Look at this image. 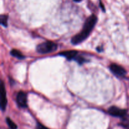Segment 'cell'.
Wrapping results in <instances>:
<instances>
[{
    "mask_svg": "<svg viewBox=\"0 0 129 129\" xmlns=\"http://www.w3.org/2000/svg\"><path fill=\"white\" fill-rule=\"evenodd\" d=\"M8 16L5 15H1L0 16V23L5 27L8 26Z\"/></svg>",
    "mask_w": 129,
    "mask_h": 129,
    "instance_id": "9",
    "label": "cell"
},
{
    "mask_svg": "<svg viewBox=\"0 0 129 129\" xmlns=\"http://www.w3.org/2000/svg\"><path fill=\"white\" fill-rule=\"evenodd\" d=\"M100 7L102 8V10H103V11H105V10L104 6H103V4H102V2H100Z\"/></svg>",
    "mask_w": 129,
    "mask_h": 129,
    "instance_id": "15",
    "label": "cell"
},
{
    "mask_svg": "<svg viewBox=\"0 0 129 129\" xmlns=\"http://www.w3.org/2000/svg\"><path fill=\"white\" fill-rule=\"evenodd\" d=\"M1 109L2 111H5L7 106V97H6V91L5 89V84L3 82H1Z\"/></svg>",
    "mask_w": 129,
    "mask_h": 129,
    "instance_id": "5",
    "label": "cell"
},
{
    "mask_svg": "<svg viewBox=\"0 0 129 129\" xmlns=\"http://www.w3.org/2000/svg\"><path fill=\"white\" fill-rule=\"evenodd\" d=\"M96 50H97V51L99 52H100L103 51V47H102L100 46V47H98L96 48Z\"/></svg>",
    "mask_w": 129,
    "mask_h": 129,
    "instance_id": "14",
    "label": "cell"
},
{
    "mask_svg": "<svg viewBox=\"0 0 129 129\" xmlns=\"http://www.w3.org/2000/svg\"><path fill=\"white\" fill-rule=\"evenodd\" d=\"M37 129H49L48 128H47V127H44L43 125H42L41 123H37Z\"/></svg>",
    "mask_w": 129,
    "mask_h": 129,
    "instance_id": "13",
    "label": "cell"
},
{
    "mask_svg": "<svg viewBox=\"0 0 129 129\" xmlns=\"http://www.w3.org/2000/svg\"><path fill=\"white\" fill-rule=\"evenodd\" d=\"M57 49V45L53 42L47 41L39 44L37 47V51L41 54L52 52Z\"/></svg>",
    "mask_w": 129,
    "mask_h": 129,
    "instance_id": "2",
    "label": "cell"
},
{
    "mask_svg": "<svg viewBox=\"0 0 129 129\" xmlns=\"http://www.w3.org/2000/svg\"><path fill=\"white\" fill-rule=\"evenodd\" d=\"M59 55L65 57L68 60H70L75 59L76 57L78 55V52L76 50H68V51L62 52L59 53Z\"/></svg>",
    "mask_w": 129,
    "mask_h": 129,
    "instance_id": "7",
    "label": "cell"
},
{
    "mask_svg": "<svg viewBox=\"0 0 129 129\" xmlns=\"http://www.w3.org/2000/svg\"><path fill=\"white\" fill-rule=\"evenodd\" d=\"M74 60L78 62L79 64H83V63L86 62V60L83 57L80 56V55H77L75 59H74Z\"/></svg>",
    "mask_w": 129,
    "mask_h": 129,
    "instance_id": "11",
    "label": "cell"
},
{
    "mask_svg": "<svg viewBox=\"0 0 129 129\" xmlns=\"http://www.w3.org/2000/svg\"><path fill=\"white\" fill-rule=\"evenodd\" d=\"M110 69L113 74L117 76H123L126 74V71L123 68L117 64H112L110 66Z\"/></svg>",
    "mask_w": 129,
    "mask_h": 129,
    "instance_id": "6",
    "label": "cell"
},
{
    "mask_svg": "<svg viewBox=\"0 0 129 129\" xmlns=\"http://www.w3.org/2000/svg\"><path fill=\"white\" fill-rule=\"evenodd\" d=\"M16 103L21 108L27 107V96L23 91H20L16 96Z\"/></svg>",
    "mask_w": 129,
    "mask_h": 129,
    "instance_id": "4",
    "label": "cell"
},
{
    "mask_svg": "<svg viewBox=\"0 0 129 129\" xmlns=\"http://www.w3.org/2000/svg\"><path fill=\"white\" fill-rule=\"evenodd\" d=\"M96 22L97 17L94 15H92L91 16L88 17L84 23L83 30L72 38V44L73 45H78L86 40L94 27Z\"/></svg>",
    "mask_w": 129,
    "mask_h": 129,
    "instance_id": "1",
    "label": "cell"
},
{
    "mask_svg": "<svg viewBox=\"0 0 129 129\" xmlns=\"http://www.w3.org/2000/svg\"><path fill=\"white\" fill-rule=\"evenodd\" d=\"M122 125L125 128H129V122L127 120H123V122L122 123Z\"/></svg>",
    "mask_w": 129,
    "mask_h": 129,
    "instance_id": "12",
    "label": "cell"
},
{
    "mask_svg": "<svg viewBox=\"0 0 129 129\" xmlns=\"http://www.w3.org/2000/svg\"><path fill=\"white\" fill-rule=\"evenodd\" d=\"M75 2H80V1H81L82 0H74Z\"/></svg>",
    "mask_w": 129,
    "mask_h": 129,
    "instance_id": "16",
    "label": "cell"
},
{
    "mask_svg": "<svg viewBox=\"0 0 129 129\" xmlns=\"http://www.w3.org/2000/svg\"><path fill=\"white\" fill-rule=\"evenodd\" d=\"M108 112L110 115L113 116V117H123L125 115L127 112L126 110L121 109V108H118V107L113 106V107H111L108 109Z\"/></svg>",
    "mask_w": 129,
    "mask_h": 129,
    "instance_id": "3",
    "label": "cell"
},
{
    "mask_svg": "<svg viewBox=\"0 0 129 129\" xmlns=\"http://www.w3.org/2000/svg\"><path fill=\"white\" fill-rule=\"evenodd\" d=\"M10 54L12 56L15 57L17 58V59L21 60V59H23L25 58V56L22 54V53L19 50H16V49H13L11 52H10Z\"/></svg>",
    "mask_w": 129,
    "mask_h": 129,
    "instance_id": "8",
    "label": "cell"
},
{
    "mask_svg": "<svg viewBox=\"0 0 129 129\" xmlns=\"http://www.w3.org/2000/svg\"><path fill=\"white\" fill-rule=\"evenodd\" d=\"M6 123H7L8 125L9 126L11 129H17V125L15 123H14L12 121V120L10 119V118H6Z\"/></svg>",
    "mask_w": 129,
    "mask_h": 129,
    "instance_id": "10",
    "label": "cell"
}]
</instances>
